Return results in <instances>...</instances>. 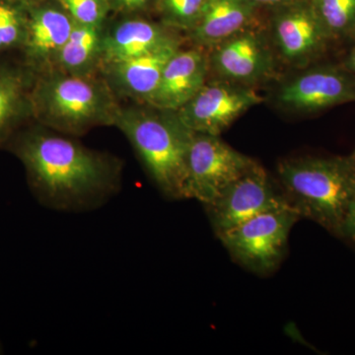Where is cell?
<instances>
[{
    "instance_id": "cell-13",
    "label": "cell",
    "mask_w": 355,
    "mask_h": 355,
    "mask_svg": "<svg viewBox=\"0 0 355 355\" xmlns=\"http://www.w3.org/2000/svg\"><path fill=\"white\" fill-rule=\"evenodd\" d=\"M273 28L280 53L293 64L316 57L330 38L313 7H292L275 18Z\"/></svg>"
},
{
    "instance_id": "cell-15",
    "label": "cell",
    "mask_w": 355,
    "mask_h": 355,
    "mask_svg": "<svg viewBox=\"0 0 355 355\" xmlns=\"http://www.w3.org/2000/svg\"><path fill=\"white\" fill-rule=\"evenodd\" d=\"M251 0H209L202 17L191 30V39L202 46H217L239 34L253 16Z\"/></svg>"
},
{
    "instance_id": "cell-16",
    "label": "cell",
    "mask_w": 355,
    "mask_h": 355,
    "mask_svg": "<svg viewBox=\"0 0 355 355\" xmlns=\"http://www.w3.org/2000/svg\"><path fill=\"white\" fill-rule=\"evenodd\" d=\"M178 51L179 44L172 40L156 50L109 67L123 90L147 102L157 88L166 64Z\"/></svg>"
},
{
    "instance_id": "cell-11",
    "label": "cell",
    "mask_w": 355,
    "mask_h": 355,
    "mask_svg": "<svg viewBox=\"0 0 355 355\" xmlns=\"http://www.w3.org/2000/svg\"><path fill=\"white\" fill-rule=\"evenodd\" d=\"M27 34L22 49L35 67L57 62L58 53L67 43L74 21L62 6L38 4L29 0Z\"/></svg>"
},
{
    "instance_id": "cell-7",
    "label": "cell",
    "mask_w": 355,
    "mask_h": 355,
    "mask_svg": "<svg viewBox=\"0 0 355 355\" xmlns=\"http://www.w3.org/2000/svg\"><path fill=\"white\" fill-rule=\"evenodd\" d=\"M286 207L291 205L284 191L258 162L216 200L205 205L217 237L259 214Z\"/></svg>"
},
{
    "instance_id": "cell-9",
    "label": "cell",
    "mask_w": 355,
    "mask_h": 355,
    "mask_svg": "<svg viewBox=\"0 0 355 355\" xmlns=\"http://www.w3.org/2000/svg\"><path fill=\"white\" fill-rule=\"evenodd\" d=\"M277 100L284 108L304 113L354 102L355 78L338 67H317L284 84Z\"/></svg>"
},
{
    "instance_id": "cell-17",
    "label": "cell",
    "mask_w": 355,
    "mask_h": 355,
    "mask_svg": "<svg viewBox=\"0 0 355 355\" xmlns=\"http://www.w3.org/2000/svg\"><path fill=\"white\" fill-rule=\"evenodd\" d=\"M103 38L100 26L74 23L71 34L57 58L62 71L73 76H87L101 58Z\"/></svg>"
},
{
    "instance_id": "cell-8",
    "label": "cell",
    "mask_w": 355,
    "mask_h": 355,
    "mask_svg": "<svg viewBox=\"0 0 355 355\" xmlns=\"http://www.w3.org/2000/svg\"><path fill=\"white\" fill-rule=\"evenodd\" d=\"M253 89L230 83L205 84L181 109L178 118L193 132L220 135L239 116L263 103Z\"/></svg>"
},
{
    "instance_id": "cell-25",
    "label": "cell",
    "mask_w": 355,
    "mask_h": 355,
    "mask_svg": "<svg viewBox=\"0 0 355 355\" xmlns=\"http://www.w3.org/2000/svg\"><path fill=\"white\" fill-rule=\"evenodd\" d=\"M345 69L347 71L355 73V46L352 49V53H349L347 58V62H345Z\"/></svg>"
},
{
    "instance_id": "cell-3",
    "label": "cell",
    "mask_w": 355,
    "mask_h": 355,
    "mask_svg": "<svg viewBox=\"0 0 355 355\" xmlns=\"http://www.w3.org/2000/svg\"><path fill=\"white\" fill-rule=\"evenodd\" d=\"M114 125L130 140L158 190L171 200H186L193 132L176 112L120 109Z\"/></svg>"
},
{
    "instance_id": "cell-26",
    "label": "cell",
    "mask_w": 355,
    "mask_h": 355,
    "mask_svg": "<svg viewBox=\"0 0 355 355\" xmlns=\"http://www.w3.org/2000/svg\"><path fill=\"white\" fill-rule=\"evenodd\" d=\"M251 1L254 4H280L291 2L292 0H251Z\"/></svg>"
},
{
    "instance_id": "cell-12",
    "label": "cell",
    "mask_w": 355,
    "mask_h": 355,
    "mask_svg": "<svg viewBox=\"0 0 355 355\" xmlns=\"http://www.w3.org/2000/svg\"><path fill=\"white\" fill-rule=\"evenodd\" d=\"M216 46L211 62L219 76L241 83H256L272 72V55L254 33L240 32Z\"/></svg>"
},
{
    "instance_id": "cell-5",
    "label": "cell",
    "mask_w": 355,
    "mask_h": 355,
    "mask_svg": "<svg viewBox=\"0 0 355 355\" xmlns=\"http://www.w3.org/2000/svg\"><path fill=\"white\" fill-rule=\"evenodd\" d=\"M300 219L293 207H282L259 214L218 238L236 263L266 277L282 265L291 229Z\"/></svg>"
},
{
    "instance_id": "cell-4",
    "label": "cell",
    "mask_w": 355,
    "mask_h": 355,
    "mask_svg": "<svg viewBox=\"0 0 355 355\" xmlns=\"http://www.w3.org/2000/svg\"><path fill=\"white\" fill-rule=\"evenodd\" d=\"M30 100L35 116L64 135H78L97 125H114L120 110L101 83L65 72L40 78Z\"/></svg>"
},
{
    "instance_id": "cell-2",
    "label": "cell",
    "mask_w": 355,
    "mask_h": 355,
    "mask_svg": "<svg viewBox=\"0 0 355 355\" xmlns=\"http://www.w3.org/2000/svg\"><path fill=\"white\" fill-rule=\"evenodd\" d=\"M280 189L301 218L335 235L355 198V161L352 155L303 156L277 164Z\"/></svg>"
},
{
    "instance_id": "cell-1",
    "label": "cell",
    "mask_w": 355,
    "mask_h": 355,
    "mask_svg": "<svg viewBox=\"0 0 355 355\" xmlns=\"http://www.w3.org/2000/svg\"><path fill=\"white\" fill-rule=\"evenodd\" d=\"M15 153L40 202L51 209H94L118 193L119 159L69 137L36 130L19 140Z\"/></svg>"
},
{
    "instance_id": "cell-6",
    "label": "cell",
    "mask_w": 355,
    "mask_h": 355,
    "mask_svg": "<svg viewBox=\"0 0 355 355\" xmlns=\"http://www.w3.org/2000/svg\"><path fill=\"white\" fill-rule=\"evenodd\" d=\"M256 162L219 135L193 132L187 163L186 198L209 205Z\"/></svg>"
},
{
    "instance_id": "cell-24",
    "label": "cell",
    "mask_w": 355,
    "mask_h": 355,
    "mask_svg": "<svg viewBox=\"0 0 355 355\" xmlns=\"http://www.w3.org/2000/svg\"><path fill=\"white\" fill-rule=\"evenodd\" d=\"M111 8L121 12L132 13L146 9L153 0H108Z\"/></svg>"
},
{
    "instance_id": "cell-10",
    "label": "cell",
    "mask_w": 355,
    "mask_h": 355,
    "mask_svg": "<svg viewBox=\"0 0 355 355\" xmlns=\"http://www.w3.org/2000/svg\"><path fill=\"white\" fill-rule=\"evenodd\" d=\"M207 69L209 60L202 51H178L166 64L147 103L155 109L177 112L205 85Z\"/></svg>"
},
{
    "instance_id": "cell-18",
    "label": "cell",
    "mask_w": 355,
    "mask_h": 355,
    "mask_svg": "<svg viewBox=\"0 0 355 355\" xmlns=\"http://www.w3.org/2000/svg\"><path fill=\"white\" fill-rule=\"evenodd\" d=\"M31 78L18 69H0V144L31 112Z\"/></svg>"
},
{
    "instance_id": "cell-22",
    "label": "cell",
    "mask_w": 355,
    "mask_h": 355,
    "mask_svg": "<svg viewBox=\"0 0 355 355\" xmlns=\"http://www.w3.org/2000/svg\"><path fill=\"white\" fill-rule=\"evenodd\" d=\"M74 22L100 26L107 18L111 6L108 0H57Z\"/></svg>"
},
{
    "instance_id": "cell-23",
    "label": "cell",
    "mask_w": 355,
    "mask_h": 355,
    "mask_svg": "<svg viewBox=\"0 0 355 355\" xmlns=\"http://www.w3.org/2000/svg\"><path fill=\"white\" fill-rule=\"evenodd\" d=\"M335 236L355 249V198L350 202Z\"/></svg>"
},
{
    "instance_id": "cell-21",
    "label": "cell",
    "mask_w": 355,
    "mask_h": 355,
    "mask_svg": "<svg viewBox=\"0 0 355 355\" xmlns=\"http://www.w3.org/2000/svg\"><path fill=\"white\" fill-rule=\"evenodd\" d=\"M209 0H158L159 9L166 25L191 30L202 17Z\"/></svg>"
},
{
    "instance_id": "cell-20",
    "label": "cell",
    "mask_w": 355,
    "mask_h": 355,
    "mask_svg": "<svg viewBox=\"0 0 355 355\" xmlns=\"http://www.w3.org/2000/svg\"><path fill=\"white\" fill-rule=\"evenodd\" d=\"M313 9L330 38L355 28V0H315Z\"/></svg>"
},
{
    "instance_id": "cell-27",
    "label": "cell",
    "mask_w": 355,
    "mask_h": 355,
    "mask_svg": "<svg viewBox=\"0 0 355 355\" xmlns=\"http://www.w3.org/2000/svg\"><path fill=\"white\" fill-rule=\"evenodd\" d=\"M352 157L354 158V160L355 161V151L352 154Z\"/></svg>"
},
{
    "instance_id": "cell-19",
    "label": "cell",
    "mask_w": 355,
    "mask_h": 355,
    "mask_svg": "<svg viewBox=\"0 0 355 355\" xmlns=\"http://www.w3.org/2000/svg\"><path fill=\"white\" fill-rule=\"evenodd\" d=\"M29 0H0V53L22 48L27 34Z\"/></svg>"
},
{
    "instance_id": "cell-14",
    "label": "cell",
    "mask_w": 355,
    "mask_h": 355,
    "mask_svg": "<svg viewBox=\"0 0 355 355\" xmlns=\"http://www.w3.org/2000/svg\"><path fill=\"white\" fill-rule=\"evenodd\" d=\"M172 40L162 28L148 21L125 20L103 38L101 60L110 67L156 50Z\"/></svg>"
}]
</instances>
